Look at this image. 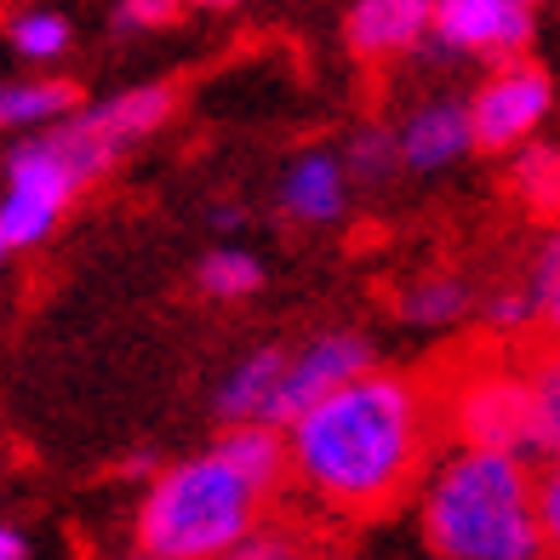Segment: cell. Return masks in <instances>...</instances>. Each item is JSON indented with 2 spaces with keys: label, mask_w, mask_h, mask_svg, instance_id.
Instances as JSON below:
<instances>
[{
  "label": "cell",
  "mask_w": 560,
  "mask_h": 560,
  "mask_svg": "<svg viewBox=\"0 0 560 560\" xmlns=\"http://www.w3.org/2000/svg\"><path fill=\"white\" fill-rule=\"evenodd\" d=\"M429 389L400 372H366L287 429L292 480H303L326 509L377 515L412 492L418 475H429Z\"/></svg>",
  "instance_id": "cell-1"
},
{
  "label": "cell",
  "mask_w": 560,
  "mask_h": 560,
  "mask_svg": "<svg viewBox=\"0 0 560 560\" xmlns=\"http://www.w3.org/2000/svg\"><path fill=\"white\" fill-rule=\"evenodd\" d=\"M418 532L435 560H549L538 469L509 452L452 446L423 475Z\"/></svg>",
  "instance_id": "cell-2"
},
{
  "label": "cell",
  "mask_w": 560,
  "mask_h": 560,
  "mask_svg": "<svg viewBox=\"0 0 560 560\" xmlns=\"http://www.w3.org/2000/svg\"><path fill=\"white\" fill-rule=\"evenodd\" d=\"M264 492L212 446L161 469L138 509V549L166 560H223L246 532H258Z\"/></svg>",
  "instance_id": "cell-3"
},
{
  "label": "cell",
  "mask_w": 560,
  "mask_h": 560,
  "mask_svg": "<svg viewBox=\"0 0 560 560\" xmlns=\"http://www.w3.org/2000/svg\"><path fill=\"white\" fill-rule=\"evenodd\" d=\"M441 423L452 446L475 452H509V457H538L544 464V423H538V395H532L526 366L509 361H475L446 384Z\"/></svg>",
  "instance_id": "cell-4"
},
{
  "label": "cell",
  "mask_w": 560,
  "mask_h": 560,
  "mask_svg": "<svg viewBox=\"0 0 560 560\" xmlns=\"http://www.w3.org/2000/svg\"><path fill=\"white\" fill-rule=\"evenodd\" d=\"M555 109V81L538 63H503L492 69L480 92L469 97V115H475V149H492V155H509V149L532 143V132L549 120Z\"/></svg>",
  "instance_id": "cell-5"
},
{
  "label": "cell",
  "mask_w": 560,
  "mask_h": 560,
  "mask_svg": "<svg viewBox=\"0 0 560 560\" xmlns=\"http://www.w3.org/2000/svg\"><path fill=\"white\" fill-rule=\"evenodd\" d=\"M366 372H377L372 366V338H361V332H320V338H310L292 361H287V384H280V429H292L310 406H320L326 395H338V389H349L354 377H366Z\"/></svg>",
  "instance_id": "cell-6"
},
{
  "label": "cell",
  "mask_w": 560,
  "mask_h": 560,
  "mask_svg": "<svg viewBox=\"0 0 560 560\" xmlns=\"http://www.w3.org/2000/svg\"><path fill=\"white\" fill-rule=\"evenodd\" d=\"M435 40L452 52L515 63L532 40V7L521 0H435Z\"/></svg>",
  "instance_id": "cell-7"
},
{
  "label": "cell",
  "mask_w": 560,
  "mask_h": 560,
  "mask_svg": "<svg viewBox=\"0 0 560 560\" xmlns=\"http://www.w3.org/2000/svg\"><path fill=\"white\" fill-rule=\"evenodd\" d=\"M475 149V115L464 97H429L400 120V166L441 172Z\"/></svg>",
  "instance_id": "cell-8"
},
{
  "label": "cell",
  "mask_w": 560,
  "mask_h": 560,
  "mask_svg": "<svg viewBox=\"0 0 560 560\" xmlns=\"http://www.w3.org/2000/svg\"><path fill=\"white\" fill-rule=\"evenodd\" d=\"M423 35H435V0H354L349 12V46L366 63L406 58Z\"/></svg>",
  "instance_id": "cell-9"
},
{
  "label": "cell",
  "mask_w": 560,
  "mask_h": 560,
  "mask_svg": "<svg viewBox=\"0 0 560 560\" xmlns=\"http://www.w3.org/2000/svg\"><path fill=\"white\" fill-rule=\"evenodd\" d=\"M287 349H252L246 361L229 366V377L218 384V423L241 429V423H269L280 429V384H287Z\"/></svg>",
  "instance_id": "cell-10"
},
{
  "label": "cell",
  "mask_w": 560,
  "mask_h": 560,
  "mask_svg": "<svg viewBox=\"0 0 560 560\" xmlns=\"http://www.w3.org/2000/svg\"><path fill=\"white\" fill-rule=\"evenodd\" d=\"M343 155H326V149H310V155H298L280 177V212L292 223H332L343 212Z\"/></svg>",
  "instance_id": "cell-11"
},
{
  "label": "cell",
  "mask_w": 560,
  "mask_h": 560,
  "mask_svg": "<svg viewBox=\"0 0 560 560\" xmlns=\"http://www.w3.org/2000/svg\"><path fill=\"white\" fill-rule=\"evenodd\" d=\"M7 189H18V195L40 200V207L63 212L86 184H81V177H74V166L63 161V149L40 132V138H23L12 155H7Z\"/></svg>",
  "instance_id": "cell-12"
},
{
  "label": "cell",
  "mask_w": 560,
  "mask_h": 560,
  "mask_svg": "<svg viewBox=\"0 0 560 560\" xmlns=\"http://www.w3.org/2000/svg\"><path fill=\"white\" fill-rule=\"evenodd\" d=\"M218 452L235 464L252 487H258L264 498H275L280 487L292 480V441L287 429H269V423H241V429H223Z\"/></svg>",
  "instance_id": "cell-13"
},
{
  "label": "cell",
  "mask_w": 560,
  "mask_h": 560,
  "mask_svg": "<svg viewBox=\"0 0 560 560\" xmlns=\"http://www.w3.org/2000/svg\"><path fill=\"white\" fill-rule=\"evenodd\" d=\"M86 115L97 120V132H104L115 149H126V143L149 138V132H155V126L172 115V92H166V86H132V92L109 97V104L86 109Z\"/></svg>",
  "instance_id": "cell-14"
},
{
  "label": "cell",
  "mask_w": 560,
  "mask_h": 560,
  "mask_svg": "<svg viewBox=\"0 0 560 560\" xmlns=\"http://www.w3.org/2000/svg\"><path fill=\"white\" fill-rule=\"evenodd\" d=\"M81 92L69 81H0V132L7 126H58L74 115Z\"/></svg>",
  "instance_id": "cell-15"
},
{
  "label": "cell",
  "mask_w": 560,
  "mask_h": 560,
  "mask_svg": "<svg viewBox=\"0 0 560 560\" xmlns=\"http://www.w3.org/2000/svg\"><path fill=\"white\" fill-rule=\"evenodd\" d=\"M509 184H515L526 212L560 218V149L555 143H521L515 166H509Z\"/></svg>",
  "instance_id": "cell-16"
},
{
  "label": "cell",
  "mask_w": 560,
  "mask_h": 560,
  "mask_svg": "<svg viewBox=\"0 0 560 560\" xmlns=\"http://www.w3.org/2000/svg\"><path fill=\"white\" fill-rule=\"evenodd\" d=\"M469 303H475L469 280H457V275H423V280H412V287L400 292V315L418 320V326H452V320H464Z\"/></svg>",
  "instance_id": "cell-17"
},
{
  "label": "cell",
  "mask_w": 560,
  "mask_h": 560,
  "mask_svg": "<svg viewBox=\"0 0 560 560\" xmlns=\"http://www.w3.org/2000/svg\"><path fill=\"white\" fill-rule=\"evenodd\" d=\"M264 287V264L241 246H218L200 258V292L207 298H252Z\"/></svg>",
  "instance_id": "cell-18"
},
{
  "label": "cell",
  "mask_w": 560,
  "mask_h": 560,
  "mask_svg": "<svg viewBox=\"0 0 560 560\" xmlns=\"http://www.w3.org/2000/svg\"><path fill=\"white\" fill-rule=\"evenodd\" d=\"M532 395H538V423H544V457H560V343L538 349L526 361Z\"/></svg>",
  "instance_id": "cell-19"
},
{
  "label": "cell",
  "mask_w": 560,
  "mask_h": 560,
  "mask_svg": "<svg viewBox=\"0 0 560 560\" xmlns=\"http://www.w3.org/2000/svg\"><path fill=\"white\" fill-rule=\"evenodd\" d=\"M7 35H12V52L30 63H52L69 52V23L58 12H18Z\"/></svg>",
  "instance_id": "cell-20"
},
{
  "label": "cell",
  "mask_w": 560,
  "mask_h": 560,
  "mask_svg": "<svg viewBox=\"0 0 560 560\" xmlns=\"http://www.w3.org/2000/svg\"><path fill=\"white\" fill-rule=\"evenodd\" d=\"M343 166L354 177H366V184H384V177L400 166V132H389V126H361L343 149Z\"/></svg>",
  "instance_id": "cell-21"
},
{
  "label": "cell",
  "mask_w": 560,
  "mask_h": 560,
  "mask_svg": "<svg viewBox=\"0 0 560 560\" xmlns=\"http://www.w3.org/2000/svg\"><path fill=\"white\" fill-rule=\"evenodd\" d=\"M58 218H63V212L40 207V200L18 195V189H7V195H0V229H7L12 252H18V246H40V241L58 229Z\"/></svg>",
  "instance_id": "cell-22"
},
{
  "label": "cell",
  "mask_w": 560,
  "mask_h": 560,
  "mask_svg": "<svg viewBox=\"0 0 560 560\" xmlns=\"http://www.w3.org/2000/svg\"><path fill=\"white\" fill-rule=\"evenodd\" d=\"M487 326L498 338H521V332H532V326H544V315H538V292L526 287H498L492 298H487Z\"/></svg>",
  "instance_id": "cell-23"
},
{
  "label": "cell",
  "mask_w": 560,
  "mask_h": 560,
  "mask_svg": "<svg viewBox=\"0 0 560 560\" xmlns=\"http://www.w3.org/2000/svg\"><path fill=\"white\" fill-rule=\"evenodd\" d=\"M526 287L538 292V315H544V332L560 343V229L538 246V258H532V275Z\"/></svg>",
  "instance_id": "cell-24"
},
{
  "label": "cell",
  "mask_w": 560,
  "mask_h": 560,
  "mask_svg": "<svg viewBox=\"0 0 560 560\" xmlns=\"http://www.w3.org/2000/svg\"><path fill=\"white\" fill-rule=\"evenodd\" d=\"M223 560H310V549H303L298 532H280V526H258L246 532V538L229 549Z\"/></svg>",
  "instance_id": "cell-25"
},
{
  "label": "cell",
  "mask_w": 560,
  "mask_h": 560,
  "mask_svg": "<svg viewBox=\"0 0 560 560\" xmlns=\"http://www.w3.org/2000/svg\"><path fill=\"white\" fill-rule=\"evenodd\" d=\"M538 526L549 538V555L560 560V457L538 464Z\"/></svg>",
  "instance_id": "cell-26"
},
{
  "label": "cell",
  "mask_w": 560,
  "mask_h": 560,
  "mask_svg": "<svg viewBox=\"0 0 560 560\" xmlns=\"http://www.w3.org/2000/svg\"><path fill=\"white\" fill-rule=\"evenodd\" d=\"M184 12V0H115V23L120 30H161Z\"/></svg>",
  "instance_id": "cell-27"
},
{
  "label": "cell",
  "mask_w": 560,
  "mask_h": 560,
  "mask_svg": "<svg viewBox=\"0 0 560 560\" xmlns=\"http://www.w3.org/2000/svg\"><path fill=\"white\" fill-rule=\"evenodd\" d=\"M120 475H126V480H143V475L155 480V475H161V469H155V452H138V457H126V464H120Z\"/></svg>",
  "instance_id": "cell-28"
},
{
  "label": "cell",
  "mask_w": 560,
  "mask_h": 560,
  "mask_svg": "<svg viewBox=\"0 0 560 560\" xmlns=\"http://www.w3.org/2000/svg\"><path fill=\"white\" fill-rule=\"evenodd\" d=\"M23 555H30L23 532H18V526H0V560H23Z\"/></svg>",
  "instance_id": "cell-29"
},
{
  "label": "cell",
  "mask_w": 560,
  "mask_h": 560,
  "mask_svg": "<svg viewBox=\"0 0 560 560\" xmlns=\"http://www.w3.org/2000/svg\"><path fill=\"white\" fill-rule=\"evenodd\" d=\"M212 223H218V229H241V223H246V212H241V207H218V212H212Z\"/></svg>",
  "instance_id": "cell-30"
},
{
  "label": "cell",
  "mask_w": 560,
  "mask_h": 560,
  "mask_svg": "<svg viewBox=\"0 0 560 560\" xmlns=\"http://www.w3.org/2000/svg\"><path fill=\"white\" fill-rule=\"evenodd\" d=\"M184 7H207V12H223V7H235V0H184Z\"/></svg>",
  "instance_id": "cell-31"
},
{
  "label": "cell",
  "mask_w": 560,
  "mask_h": 560,
  "mask_svg": "<svg viewBox=\"0 0 560 560\" xmlns=\"http://www.w3.org/2000/svg\"><path fill=\"white\" fill-rule=\"evenodd\" d=\"M126 560H166V555H149V549H132V555H126Z\"/></svg>",
  "instance_id": "cell-32"
},
{
  "label": "cell",
  "mask_w": 560,
  "mask_h": 560,
  "mask_svg": "<svg viewBox=\"0 0 560 560\" xmlns=\"http://www.w3.org/2000/svg\"><path fill=\"white\" fill-rule=\"evenodd\" d=\"M7 252H12V241H7V229H0V264H7Z\"/></svg>",
  "instance_id": "cell-33"
},
{
  "label": "cell",
  "mask_w": 560,
  "mask_h": 560,
  "mask_svg": "<svg viewBox=\"0 0 560 560\" xmlns=\"http://www.w3.org/2000/svg\"><path fill=\"white\" fill-rule=\"evenodd\" d=\"M521 7H538V0H521Z\"/></svg>",
  "instance_id": "cell-34"
}]
</instances>
